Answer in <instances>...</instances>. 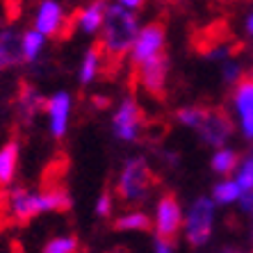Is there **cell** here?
Instances as JSON below:
<instances>
[{"mask_svg": "<svg viewBox=\"0 0 253 253\" xmlns=\"http://www.w3.org/2000/svg\"><path fill=\"white\" fill-rule=\"evenodd\" d=\"M212 221H214V203L210 199H199L192 206L185 221V237L192 247L206 244L212 235Z\"/></svg>", "mask_w": 253, "mask_h": 253, "instance_id": "52a82bcc", "label": "cell"}, {"mask_svg": "<svg viewBox=\"0 0 253 253\" xmlns=\"http://www.w3.org/2000/svg\"><path fill=\"white\" fill-rule=\"evenodd\" d=\"M221 253H244V251H240V249H221Z\"/></svg>", "mask_w": 253, "mask_h": 253, "instance_id": "1f68e13d", "label": "cell"}, {"mask_svg": "<svg viewBox=\"0 0 253 253\" xmlns=\"http://www.w3.org/2000/svg\"><path fill=\"white\" fill-rule=\"evenodd\" d=\"M112 228L114 230H144V233H148V230L153 228V224H151L146 212L137 210V212H128L124 217H119L112 224Z\"/></svg>", "mask_w": 253, "mask_h": 253, "instance_id": "e0dca14e", "label": "cell"}, {"mask_svg": "<svg viewBox=\"0 0 253 253\" xmlns=\"http://www.w3.org/2000/svg\"><path fill=\"white\" fill-rule=\"evenodd\" d=\"M237 78H240V69H237L235 64L226 66V80H228V83H233V80H237Z\"/></svg>", "mask_w": 253, "mask_h": 253, "instance_id": "4316f807", "label": "cell"}, {"mask_svg": "<svg viewBox=\"0 0 253 253\" xmlns=\"http://www.w3.org/2000/svg\"><path fill=\"white\" fill-rule=\"evenodd\" d=\"M242 126H244V135H247L249 139H253V107L242 114Z\"/></svg>", "mask_w": 253, "mask_h": 253, "instance_id": "484cf974", "label": "cell"}, {"mask_svg": "<svg viewBox=\"0 0 253 253\" xmlns=\"http://www.w3.org/2000/svg\"><path fill=\"white\" fill-rule=\"evenodd\" d=\"M105 2L103 0H94L87 9H76L78 14V25L84 30V32H96V30L103 25V18H105Z\"/></svg>", "mask_w": 253, "mask_h": 253, "instance_id": "5bb4252c", "label": "cell"}, {"mask_svg": "<svg viewBox=\"0 0 253 253\" xmlns=\"http://www.w3.org/2000/svg\"><path fill=\"white\" fill-rule=\"evenodd\" d=\"M18 165V141L12 139L0 148V187L12 185Z\"/></svg>", "mask_w": 253, "mask_h": 253, "instance_id": "4fadbf2b", "label": "cell"}, {"mask_svg": "<svg viewBox=\"0 0 253 253\" xmlns=\"http://www.w3.org/2000/svg\"><path fill=\"white\" fill-rule=\"evenodd\" d=\"M237 153H233V151H219L214 158H212V169L217 171V173H221V176H230L233 171H235L237 167Z\"/></svg>", "mask_w": 253, "mask_h": 253, "instance_id": "ffe728a7", "label": "cell"}, {"mask_svg": "<svg viewBox=\"0 0 253 253\" xmlns=\"http://www.w3.org/2000/svg\"><path fill=\"white\" fill-rule=\"evenodd\" d=\"M141 124H144V110L130 98V100H126L124 105L119 107V112L114 114V121H112L114 135H117L119 139L132 141L139 135Z\"/></svg>", "mask_w": 253, "mask_h": 253, "instance_id": "30bf717a", "label": "cell"}, {"mask_svg": "<svg viewBox=\"0 0 253 253\" xmlns=\"http://www.w3.org/2000/svg\"><path fill=\"white\" fill-rule=\"evenodd\" d=\"M165 46V23L162 21H153L137 35V42L132 46V66L146 62L148 57L160 53V48Z\"/></svg>", "mask_w": 253, "mask_h": 253, "instance_id": "9c48e42d", "label": "cell"}, {"mask_svg": "<svg viewBox=\"0 0 253 253\" xmlns=\"http://www.w3.org/2000/svg\"><path fill=\"white\" fill-rule=\"evenodd\" d=\"M37 30L43 37H55L59 42L69 39L78 28V14L73 12L71 16H64L62 7L55 0H43L39 12H37V21H35Z\"/></svg>", "mask_w": 253, "mask_h": 253, "instance_id": "277c9868", "label": "cell"}, {"mask_svg": "<svg viewBox=\"0 0 253 253\" xmlns=\"http://www.w3.org/2000/svg\"><path fill=\"white\" fill-rule=\"evenodd\" d=\"M158 185V176L144 158H132L126 162L117 183V194L121 201H139Z\"/></svg>", "mask_w": 253, "mask_h": 253, "instance_id": "7a4b0ae2", "label": "cell"}, {"mask_svg": "<svg viewBox=\"0 0 253 253\" xmlns=\"http://www.w3.org/2000/svg\"><path fill=\"white\" fill-rule=\"evenodd\" d=\"M235 105L242 114L253 107V71L242 73L235 80Z\"/></svg>", "mask_w": 253, "mask_h": 253, "instance_id": "2e32d148", "label": "cell"}, {"mask_svg": "<svg viewBox=\"0 0 253 253\" xmlns=\"http://www.w3.org/2000/svg\"><path fill=\"white\" fill-rule=\"evenodd\" d=\"M119 2H124L126 7H141L144 5V0H119Z\"/></svg>", "mask_w": 253, "mask_h": 253, "instance_id": "f1b7e54d", "label": "cell"}, {"mask_svg": "<svg viewBox=\"0 0 253 253\" xmlns=\"http://www.w3.org/2000/svg\"><path fill=\"white\" fill-rule=\"evenodd\" d=\"M167 73H169V57H167V53H158L153 57H148L146 62H141V64L135 66V71H132V84H135V80H139V84L153 98L162 100L167 96L165 94Z\"/></svg>", "mask_w": 253, "mask_h": 253, "instance_id": "5b68a950", "label": "cell"}, {"mask_svg": "<svg viewBox=\"0 0 253 253\" xmlns=\"http://www.w3.org/2000/svg\"><path fill=\"white\" fill-rule=\"evenodd\" d=\"M107 253H135V251H130L128 247H114V249H110Z\"/></svg>", "mask_w": 253, "mask_h": 253, "instance_id": "f546056e", "label": "cell"}, {"mask_svg": "<svg viewBox=\"0 0 253 253\" xmlns=\"http://www.w3.org/2000/svg\"><path fill=\"white\" fill-rule=\"evenodd\" d=\"M16 105H18V112L23 114L25 119H30L35 112H42L43 107H46V100L37 94V91L30 87V84L23 83V84H21V91H18Z\"/></svg>", "mask_w": 253, "mask_h": 253, "instance_id": "9a60e30c", "label": "cell"}, {"mask_svg": "<svg viewBox=\"0 0 253 253\" xmlns=\"http://www.w3.org/2000/svg\"><path fill=\"white\" fill-rule=\"evenodd\" d=\"M237 185H240L242 192L253 189V158H249L247 162H244V167H242V171H240V176H237Z\"/></svg>", "mask_w": 253, "mask_h": 253, "instance_id": "cb8c5ba5", "label": "cell"}, {"mask_svg": "<svg viewBox=\"0 0 253 253\" xmlns=\"http://www.w3.org/2000/svg\"><path fill=\"white\" fill-rule=\"evenodd\" d=\"M155 253H173V251H171L169 242H160L158 240V244H155Z\"/></svg>", "mask_w": 253, "mask_h": 253, "instance_id": "83f0119b", "label": "cell"}, {"mask_svg": "<svg viewBox=\"0 0 253 253\" xmlns=\"http://www.w3.org/2000/svg\"><path fill=\"white\" fill-rule=\"evenodd\" d=\"M110 212H112V192L105 189L98 199V206H96V214L98 217H110Z\"/></svg>", "mask_w": 253, "mask_h": 253, "instance_id": "d4e9b609", "label": "cell"}, {"mask_svg": "<svg viewBox=\"0 0 253 253\" xmlns=\"http://www.w3.org/2000/svg\"><path fill=\"white\" fill-rule=\"evenodd\" d=\"M247 32H249V35H253V12H251V16H249V23H247Z\"/></svg>", "mask_w": 253, "mask_h": 253, "instance_id": "4dcf8cb0", "label": "cell"}, {"mask_svg": "<svg viewBox=\"0 0 253 253\" xmlns=\"http://www.w3.org/2000/svg\"><path fill=\"white\" fill-rule=\"evenodd\" d=\"M23 62V48H21V37L14 30H0V71H7Z\"/></svg>", "mask_w": 253, "mask_h": 253, "instance_id": "8fae6325", "label": "cell"}, {"mask_svg": "<svg viewBox=\"0 0 253 253\" xmlns=\"http://www.w3.org/2000/svg\"><path fill=\"white\" fill-rule=\"evenodd\" d=\"M203 112H206V105H192V107H183V110H178V121L189 128H196L201 124V119H203Z\"/></svg>", "mask_w": 253, "mask_h": 253, "instance_id": "603a6c76", "label": "cell"}, {"mask_svg": "<svg viewBox=\"0 0 253 253\" xmlns=\"http://www.w3.org/2000/svg\"><path fill=\"white\" fill-rule=\"evenodd\" d=\"M39 212H43L39 194H32L28 187H14V189H9V192H5V196H2V203H0V221L25 226L28 221H32Z\"/></svg>", "mask_w": 253, "mask_h": 253, "instance_id": "3957f363", "label": "cell"}, {"mask_svg": "<svg viewBox=\"0 0 253 253\" xmlns=\"http://www.w3.org/2000/svg\"><path fill=\"white\" fill-rule=\"evenodd\" d=\"M240 194H242V189L237 185V180H224L221 185L214 187V199L219 203H230V201L240 199Z\"/></svg>", "mask_w": 253, "mask_h": 253, "instance_id": "7402d4cb", "label": "cell"}, {"mask_svg": "<svg viewBox=\"0 0 253 253\" xmlns=\"http://www.w3.org/2000/svg\"><path fill=\"white\" fill-rule=\"evenodd\" d=\"M196 130H199V135L203 137L206 144H210V146H224L226 139L233 135L235 124H233V119H230V114L226 112L224 107H206L203 119L196 126Z\"/></svg>", "mask_w": 253, "mask_h": 253, "instance_id": "ba28073f", "label": "cell"}, {"mask_svg": "<svg viewBox=\"0 0 253 253\" xmlns=\"http://www.w3.org/2000/svg\"><path fill=\"white\" fill-rule=\"evenodd\" d=\"M69 107H71V100L66 94H57L53 96L50 100H46V110L48 117H50V132L55 137H62L66 130V117H69Z\"/></svg>", "mask_w": 253, "mask_h": 253, "instance_id": "7c38bea8", "label": "cell"}, {"mask_svg": "<svg viewBox=\"0 0 253 253\" xmlns=\"http://www.w3.org/2000/svg\"><path fill=\"white\" fill-rule=\"evenodd\" d=\"M98 69H100V55H98V48L94 46L87 55H84L83 69H80V80H83V84H87L89 80H94Z\"/></svg>", "mask_w": 253, "mask_h": 253, "instance_id": "44dd1931", "label": "cell"}, {"mask_svg": "<svg viewBox=\"0 0 253 253\" xmlns=\"http://www.w3.org/2000/svg\"><path fill=\"white\" fill-rule=\"evenodd\" d=\"M183 226V214H180V203H178L173 192L160 196L158 201V214H155V235L160 242L173 244Z\"/></svg>", "mask_w": 253, "mask_h": 253, "instance_id": "8992f818", "label": "cell"}, {"mask_svg": "<svg viewBox=\"0 0 253 253\" xmlns=\"http://www.w3.org/2000/svg\"><path fill=\"white\" fill-rule=\"evenodd\" d=\"M43 253H84V247L80 244L76 235L55 237L43 247Z\"/></svg>", "mask_w": 253, "mask_h": 253, "instance_id": "d6986e66", "label": "cell"}, {"mask_svg": "<svg viewBox=\"0 0 253 253\" xmlns=\"http://www.w3.org/2000/svg\"><path fill=\"white\" fill-rule=\"evenodd\" d=\"M21 48H23L25 62H35L43 48V35L39 30H28V32L21 37Z\"/></svg>", "mask_w": 253, "mask_h": 253, "instance_id": "ac0fdd59", "label": "cell"}, {"mask_svg": "<svg viewBox=\"0 0 253 253\" xmlns=\"http://www.w3.org/2000/svg\"><path fill=\"white\" fill-rule=\"evenodd\" d=\"M137 16L121 5H107L103 18V32L94 43L100 55V73L114 78L121 69L126 53L137 42Z\"/></svg>", "mask_w": 253, "mask_h": 253, "instance_id": "6da1fadb", "label": "cell"}]
</instances>
